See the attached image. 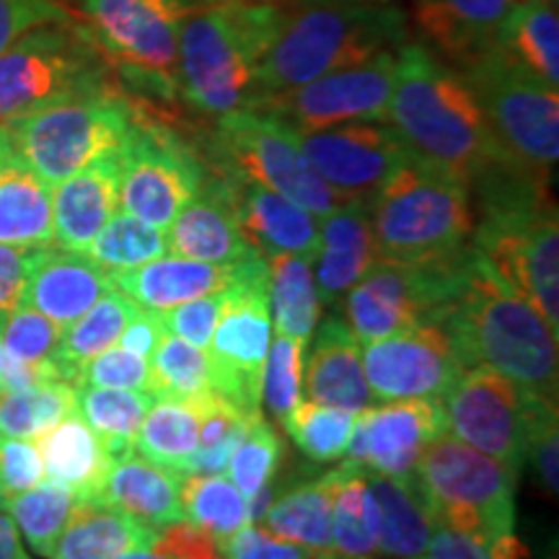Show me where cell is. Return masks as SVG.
<instances>
[{
    "label": "cell",
    "mask_w": 559,
    "mask_h": 559,
    "mask_svg": "<svg viewBox=\"0 0 559 559\" xmlns=\"http://www.w3.org/2000/svg\"><path fill=\"white\" fill-rule=\"evenodd\" d=\"M37 440L41 466L50 481L73 489L79 500H99L111 456L79 412L60 419Z\"/></svg>",
    "instance_id": "cell-30"
},
{
    "label": "cell",
    "mask_w": 559,
    "mask_h": 559,
    "mask_svg": "<svg viewBox=\"0 0 559 559\" xmlns=\"http://www.w3.org/2000/svg\"><path fill=\"white\" fill-rule=\"evenodd\" d=\"M304 366V381L311 402L360 415L373 404L366 370H362V345L353 337L340 319L321 324Z\"/></svg>",
    "instance_id": "cell-27"
},
{
    "label": "cell",
    "mask_w": 559,
    "mask_h": 559,
    "mask_svg": "<svg viewBox=\"0 0 559 559\" xmlns=\"http://www.w3.org/2000/svg\"><path fill=\"white\" fill-rule=\"evenodd\" d=\"M164 334L166 332H164V324H160V313L138 309L135 317H132L128 321V326H124L120 342L124 349L140 355V358L151 360Z\"/></svg>",
    "instance_id": "cell-59"
},
{
    "label": "cell",
    "mask_w": 559,
    "mask_h": 559,
    "mask_svg": "<svg viewBox=\"0 0 559 559\" xmlns=\"http://www.w3.org/2000/svg\"><path fill=\"white\" fill-rule=\"evenodd\" d=\"M386 120L415 156L453 174L466 187L513 158L489 128L464 75L415 41H404L396 50Z\"/></svg>",
    "instance_id": "cell-1"
},
{
    "label": "cell",
    "mask_w": 559,
    "mask_h": 559,
    "mask_svg": "<svg viewBox=\"0 0 559 559\" xmlns=\"http://www.w3.org/2000/svg\"><path fill=\"white\" fill-rule=\"evenodd\" d=\"M404 41H409V26L396 5L283 0L277 34L257 73L260 99L381 52H396Z\"/></svg>",
    "instance_id": "cell-3"
},
{
    "label": "cell",
    "mask_w": 559,
    "mask_h": 559,
    "mask_svg": "<svg viewBox=\"0 0 559 559\" xmlns=\"http://www.w3.org/2000/svg\"><path fill=\"white\" fill-rule=\"evenodd\" d=\"M440 432H445L440 400L383 402L355 417L353 438L342 461L366 474L402 477L415 472L423 451Z\"/></svg>",
    "instance_id": "cell-19"
},
{
    "label": "cell",
    "mask_w": 559,
    "mask_h": 559,
    "mask_svg": "<svg viewBox=\"0 0 559 559\" xmlns=\"http://www.w3.org/2000/svg\"><path fill=\"white\" fill-rule=\"evenodd\" d=\"M280 459H283V443H280L275 428L262 415L251 417L247 432L228 459V479L249 500L264 481L280 472L283 466Z\"/></svg>",
    "instance_id": "cell-47"
},
{
    "label": "cell",
    "mask_w": 559,
    "mask_h": 559,
    "mask_svg": "<svg viewBox=\"0 0 559 559\" xmlns=\"http://www.w3.org/2000/svg\"><path fill=\"white\" fill-rule=\"evenodd\" d=\"M75 412V386L47 381L32 389L0 391V438L37 440Z\"/></svg>",
    "instance_id": "cell-41"
},
{
    "label": "cell",
    "mask_w": 559,
    "mask_h": 559,
    "mask_svg": "<svg viewBox=\"0 0 559 559\" xmlns=\"http://www.w3.org/2000/svg\"><path fill=\"white\" fill-rule=\"evenodd\" d=\"M213 391L210 362L202 347L164 334L151 358V396L153 400L198 402Z\"/></svg>",
    "instance_id": "cell-44"
},
{
    "label": "cell",
    "mask_w": 559,
    "mask_h": 559,
    "mask_svg": "<svg viewBox=\"0 0 559 559\" xmlns=\"http://www.w3.org/2000/svg\"><path fill=\"white\" fill-rule=\"evenodd\" d=\"M153 531L102 500H79L73 519L52 547L50 559H111L120 551L151 547Z\"/></svg>",
    "instance_id": "cell-32"
},
{
    "label": "cell",
    "mask_w": 559,
    "mask_h": 559,
    "mask_svg": "<svg viewBox=\"0 0 559 559\" xmlns=\"http://www.w3.org/2000/svg\"><path fill=\"white\" fill-rule=\"evenodd\" d=\"M304 151L326 185L347 200H366L409 156L407 143L391 124L345 122L300 132Z\"/></svg>",
    "instance_id": "cell-18"
},
{
    "label": "cell",
    "mask_w": 559,
    "mask_h": 559,
    "mask_svg": "<svg viewBox=\"0 0 559 559\" xmlns=\"http://www.w3.org/2000/svg\"><path fill=\"white\" fill-rule=\"evenodd\" d=\"M280 19L283 0H215L192 11L179 37L181 99L213 117L254 109Z\"/></svg>",
    "instance_id": "cell-4"
},
{
    "label": "cell",
    "mask_w": 559,
    "mask_h": 559,
    "mask_svg": "<svg viewBox=\"0 0 559 559\" xmlns=\"http://www.w3.org/2000/svg\"><path fill=\"white\" fill-rule=\"evenodd\" d=\"M215 153L223 171L260 181L319 221L349 202L313 169L300 132L264 109H236L218 117Z\"/></svg>",
    "instance_id": "cell-11"
},
{
    "label": "cell",
    "mask_w": 559,
    "mask_h": 559,
    "mask_svg": "<svg viewBox=\"0 0 559 559\" xmlns=\"http://www.w3.org/2000/svg\"><path fill=\"white\" fill-rule=\"evenodd\" d=\"M55 241L52 192L16 153L0 158V243L50 247Z\"/></svg>",
    "instance_id": "cell-31"
},
{
    "label": "cell",
    "mask_w": 559,
    "mask_h": 559,
    "mask_svg": "<svg viewBox=\"0 0 559 559\" xmlns=\"http://www.w3.org/2000/svg\"><path fill=\"white\" fill-rule=\"evenodd\" d=\"M9 151H11L9 135H5V128H0V158H3Z\"/></svg>",
    "instance_id": "cell-62"
},
{
    "label": "cell",
    "mask_w": 559,
    "mask_h": 559,
    "mask_svg": "<svg viewBox=\"0 0 559 559\" xmlns=\"http://www.w3.org/2000/svg\"><path fill=\"white\" fill-rule=\"evenodd\" d=\"M0 559H32L21 544L16 523L5 510H0Z\"/></svg>",
    "instance_id": "cell-60"
},
{
    "label": "cell",
    "mask_w": 559,
    "mask_h": 559,
    "mask_svg": "<svg viewBox=\"0 0 559 559\" xmlns=\"http://www.w3.org/2000/svg\"><path fill=\"white\" fill-rule=\"evenodd\" d=\"M111 66L81 21H52L0 52V128L52 104L109 91Z\"/></svg>",
    "instance_id": "cell-6"
},
{
    "label": "cell",
    "mask_w": 559,
    "mask_h": 559,
    "mask_svg": "<svg viewBox=\"0 0 559 559\" xmlns=\"http://www.w3.org/2000/svg\"><path fill=\"white\" fill-rule=\"evenodd\" d=\"M415 474L436 510V523L489 539L513 531L519 472L498 459L440 432L423 451Z\"/></svg>",
    "instance_id": "cell-10"
},
{
    "label": "cell",
    "mask_w": 559,
    "mask_h": 559,
    "mask_svg": "<svg viewBox=\"0 0 559 559\" xmlns=\"http://www.w3.org/2000/svg\"><path fill=\"white\" fill-rule=\"evenodd\" d=\"M345 3H368V5H394V0H345Z\"/></svg>",
    "instance_id": "cell-63"
},
{
    "label": "cell",
    "mask_w": 559,
    "mask_h": 559,
    "mask_svg": "<svg viewBox=\"0 0 559 559\" xmlns=\"http://www.w3.org/2000/svg\"><path fill=\"white\" fill-rule=\"evenodd\" d=\"M379 510V551L389 559H423L436 528V510L417 474H366Z\"/></svg>",
    "instance_id": "cell-29"
},
{
    "label": "cell",
    "mask_w": 559,
    "mask_h": 559,
    "mask_svg": "<svg viewBox=\"0 0 559 559\" xmlns=\"http://www.w3.org/2000/svg\"><path fill=\"white\" fill-rule=\"evenodd\" d=\"M379 260L432 262L472 243V192L415 153L368 198Z\"/></svg>",
    "instance_id": "cell-5"
},
{
    "label": "cell",
    "mask_w": 559,
    "mask_h": 559,
    "mask_svg": "<svg viewBox=\"0 0 559 559\" xmlns=\"http://www.w3.org/2000/svg\"><path fill=\"white\" fill-rule=\"evenodd\" d=\"M200 0H81V13L111 70L153 99L179 96V37Z\"/></svg>",
    "instance_id": "cell-7"
},
{
    "label": "cell",
    "mask_w": 559,
    "mask_h": 559,
    "mask_svg": "<svg viewBox=\"0 0 559 559\" xmlns=\"http://www.w3.org/2000/svg\"><path fill=\"white\" fill-rule=\"evenodd\" d=\"M498 45L534 70L549 86H559L557 0H515L500 24Z\"/></svg>",
    "instance_id": "cell-36"
},
{
    "label": "cell",
    "mask_w": 559,
    "mask_h": 559,
    "mask_svg": "<svg viewBox=\"0 0 559 559\" xmlns=\"http://www.w3.org/2000/svg\"><path fill=\"white\" fill-rule=\"evenodd\" d=\"M230 185L241 236L260 257L296 254L317 260L319 218L270 187L223 171Z\"/></svg>",
    "instance_id": "cell-20"
},
{
    "label": "cell",
    "mask_w": 559,
    "mask_h": 559,
    "mask_svg": "<svg viewBox=\"0 0 559 559\" xmlns=\"http://www.w3.org/2000/svg\"><path fill=\"white\" fill-rule=\"evenodd\" d=\"M536 396L495 368H466L443 396L445 430L521 474Z\"/></svg>",
    "instance_id": "cell-15"
},
{
    "label": "cell",
    "mask_w": 559,
    "mask_h": 559,
    "mask_svg": "<svg viewBox=\"0 0 559 559\" xmlns=\"http://www.w3.org/2000/svg\"><path fill=\"white\" fill-rule=\"evenodd\" d=\"M531 551L515 531L502 536H479L472 531L436 523L423 559H528Z\"/></svg>",
    "instance_id": "cell-51"
},
{
    "label": "cell",
    "mask_w": 559,
    "mask_h": 559,
    "mask_svg": "<svg viewBox=\"0 0 559 559\" xmlns=\"http://www.w3.org/2000/svg\"><path fill=\"white\" fill-rule=\"evenodd\" d=\"M194 407L200 412V443L190 474H223L230 453L247 432L251 417L257 415H243L234 404L221 400L215 391L194 402Z\"/></svg>",
    "instance_id": "cell-46"
},
{
    "label": "cell",
    "mask_w": 559,
    "mask_h": 559,
    "mask_svg": "<svg viewBox=\"0 0 559 559\" xmlns=\"http://www.w3.org/2000/svg\"><path fill=\"white\" fill-rule=\"evenodd\" d=\"M151 547L169 559H226L221 542L210 531L187 519L160 528Z\"/></svg>",
    "instance_id": "cell-57"
},
{
    "label": "cell",
    "mask_w": 559,
    "mask_h": 559,
    "mask_svg": "<svg viewBox=\"0 0 559 559\" xmlns=\"http://www.w3.org/2000/svg\"><path fill=\"white\" fill-rule=\"evenodd\" d=\"M60 337L62 326L26 304H21L0 324V340H3V347L9 349V355L21 362H32V366L52 362Z\"/></svg>",
    "instance_id": "cell-49"
},
{
    "label": "cell",
    "mask_w": 559,
    "mask_h": 559,
    "mask_svg": "<svg viewBox=\"0 0 559 559\" xmlns=\"http://www.w3.org/2000/svg\"><path fill=\"white\" fill-rule=\"evenodd\" d=\"M332 498L334 469L313 481H298L280 492L264 515L270 534L288 539L311 551L332 549Z\"/></svg>",
    "instance_id": "cell-33"
},
{
    "label": "cell",
    "mask_w": 559,
    "mask_h": 559,
    "mask_svg": "<svg viewBox=\"0 0 559 559\" xmlns=\"http://www.w3.org/2000/svg\"><path fill=\"white\" fill-rule=\"evenodd\" d=\"M140 309L138 304H132L128 296H122L120 290L111 288L109 293L96 300L91 309L68 324L62 330L58 353H55V366H58L62 381L79 383L81 368L88 360H94L96 355H102L104 349L117 345L122 337L128 321L135 317Z\"/></svg>",
    "instance_id": "cell-35"
},
{
    "label": "cell",
    "mask_w": 559,
    "mask_h": 559,
    "mask_svg": "<svg viewBox=\"0 0 559 559\" xmlns=\"http://www.w3.org/2000/svg\"><path fill=\"white\" fill-rule=\"evenodd\" d=\"M362 370L376 402L443 400L464 373L449 332L438 321L366 342Z\"/></svg>",
    "instance_id": "cell-17"
},
{
    "label": "cell",
    "mask_w": 559,
    "mask_h": 559,
    "mask_svg": "<svg viewBox=\"0 0 559 559\" xmlns=\"http://www.w3.org/2000/svg\"><path fill=\"white\" fill-rule=\"evenodd\" d=\"M230 304V285L226 290L210 293V296L187 300V304L174 306V309L160 313V324L166 334L190 342L194 347L207 349L215 326Z\"/></svg>",
    "instance_id": "cell-52"
},
{
    "label": "cell",
    "mask_w": 559,
    "mask_h": 559,
    "mask_svg": "<svg viewBox=\"0 0 559 559\" xmlns=\"http://www.w3.org/2000/svg\"><path fill=\"white\" fill-rule=\"evenodd\" d=\"M135 124V104L115 88L79 96L5 124L9 145L47 185H60L104 153L120 151Z\"/></svg>",
    "instance_id": "cell-9"
},
{
    "label": "cell",
    "mask_w": 559,
    "mask_h": 559,
    "mask_svg": "<svg viewBox=\"0 0 559 559\" xmlns=\"http://www.w3.org/2000/svg\"><path fill=\"white\" fill-rule=\"evenodd\" d=\"M73 19L62 0H0V52L41 24Z\"/></svg>",
    "instance_id": "cell-56"
},
{
    "label": "cell",
    "mask_w": 559,
    "mask_h": 559,
    "mask_svg": "<svg viewBox=\"0 0 559 559\" xmlns=\"http://www.w3.org/2000/svg\"><path fill=\"white\" fill-rule=\"evenodd\" d=\"M456 70L469 83L502 148L519 164L549 177L559 156L557 88L508 55L498 41Z\"/></svg>",
    "instance_id": "cell-8"
},
{
    "label": "cell",
    "mask_w": 559,
    "mask_h": 559,
    "mask_svg": "<svg viewBox=\"0 0 559 559\" xmlns=\"http://www.w3.org/2000/svg\"><path fill=\"white\" fill-rule=\"evenodd\" d=\"M111 559H169L166 555H160L153 547H138V549H128V551H120V555H115Z\"/></svg>",
    "instance_id": "cell-61"
},
{
    "label": "cell",
    "mask_w": 559,
    "mask_h": 559,
    "mask_svg": "<svg viewBox=\"0 0 559 559\" xmlns=\"http://www.w3.org/2000/svg\"><path fill=\"white\" fill-rule=\"evenodd\" d=\"M355 417L358 415H353V412L300 400L283 417V425L306 459L313 464H334V461L345 459Z\"/></svg>",
    "instance_id": "cell-43"
},
{
    "label": "cell",
    "mask_w": 559,
    "mask_h": 559,
    "mask_svg": "<svg viewBox=\"0 0 559 559\" xmlns=\"http://www.w3.org/2000/svg\"><path fill=\"white\" fill-rule=\"evenodd\" d=\"M272 342L270 267L264 257L241 262L230 304L207 342L213 391L243 415H260L262 376Z\"/></svg>",
    "instance_id": "cell-13"
},
{
    "label": "cell",
    "mask_w": 559,
    "mask_h": 559,
    "mask_svg": "<svg viewBox=\"0 0 559 559\" xmlns=\"http://www.w3.org/2000/svg\"><path fill=\"white\" fill-rule=\"evenodd\" d=\"M221 547L226 559H334L332 551H311L251 523L221 542Z\"/></svg>",
    "instance_id": "cell-54"
},
{
    "label": "cell",
    "mask_w": 559,
    "mask_h": 559,
    "mask_svg": "<svg viewBox=\"0 0 559 559\" xmlns=\"http://www.w3.org/2000/svg\"><path fill=\"white\" fill-rule=\"evenodd\" d=\"M306 345L309 342L283 337V334H277L275 342H270L267 362H264L262 376V402L267 404L270 415L277 423H283V417L300 402Z\"/></svg>",
    "instance_id": "cell-48"
},
{
    "label": "cell",
    "mask_w": 559,
    "mask_h": 559,
    "mask_svg": "<svg viewBox=\"0 0 559 559\" xmlns=\"http://www.w3.org/2000/svg\"><path fill=\"white\" fill-rule=\"evenodd\" d=\"M181 513L218 542H226L236 531L249 526V500L223 474H185Z\"/></svg>",
    "instance_id": "cell-42"
},
{
    "label": "cell",
    "mask_w": 559,
    "mask_h": 559,
    "mask_svg": "<svg viewBox=\"0 0 559 559\" xmlns=\"http://www.w3.org/2000/svg\"><path fill=\"white\" fill-rule=\"evenodd\" d=\"M531 466L544 495L557 500L559 492V432H557V396H536L531 412L526 456L523 466Z\"/></svg>",
    "instance_id": "cell-50"
},
{
    "label": "cell",
    "mask_w": 559,
    "mask_h": 559,
    "mask_svg": "<svg viewBox=\"0 0 559 559\" xmlns=\"http://www.w3.org/2000/svg\"><path fill=\"white\" fill-rule=\"evenodd\" d=\"M151 404L153 396L148 391L88 386V383L75 386V412L99 436L111 459L135 451L138 430Z\"/></svg>",
    "instance_id": "cell-38"
},
{
    "label": "cell",
    "mask_w": 559,
    "mask_h": 559,
    "mask_svg": "<svg viewBox=\"0 0 559 559\" xmlns=\"http://www.w3.org/2000/svg\"><path fill=\"white\" fill-rule=\"evenodd\" d=\"M99 500L153 531L185 519L181 513V474L164 469L135 451L111 459Z\"/></svg>",
    "instance_id": "cell-28"
},
{
    "label": "cell",
    "mask_w": 559,
    "mask_h": 559,
    "mask_svg": "<svg viewBox=\"0 0 559 559\" xmlns=\"http://www.w3.org/2000/svg\"><path fill=\"white\" fill-rule=\"evenodd\" d=\"M200 443V412L194 402L156 400L140 425L135 449L143 459L185 477Z\"/></svg>",
    "instance_id": "cell-39"
},
{
    "label": "cell",
    "mask_w": 559,
    "mask_h": 559,
    "mask_svg": "<svg viewBox=\"0 0 559 559\" xmlns=\"http://www.w3.org/2000/svg\"><path fill=\"white\" fill-rule=\"evenodd\" d=\"M205 179L198 153L181 143L177 132L135 107V124L120 148L122 213L166 230Z\"/></svg>",
    "instance_id": "cell-14"
},
{
    "label": "cell",
    "mask_w": 559,
    "mask_h": 559,
    "mask_svg": "<svg viewBox=\"0 0 559 559\" xmlns=\"http://www.w3.org/2000/svg\"><path fill=\"white\" fill-rule=\"evenodd\" d=\"M111 288L109 272L83 251L39 247L26 280L24 304L66 330Z\"/></svg>",
    "instance_id": "cell-23"
},
{
    "label": "cell",
    "mask_w": 559,
    "mask_h": 559,
    "mask_svg": "<svg viewBox=\"0 0 559 559\" xmlns=\"http://www.w3.org/2000/svg\"><path fill=\"white\" fill-rule=\"evenodd\" d=\"M438 324L461 366H489L519 386L557 396V330L472 247L464 283Z\"/></svg>",
    "instance_id": "cell-2"
},
{
    "label": "cell",
    "mask_w": 559,
    "mask_h": 559,
    "mask_svg": "<svg viewBox=\"0 0 559 559\" xmlns=\"http://www.w3.org/2000/svg\"><path fill=\"white\" fill-rule=\"evenodd\" d=\"M41 477H45V466L32 440L0 438V508L13 495L39 485Z\"/></svg>",
    "instance_id": "cell-55"
},
{
    "label": "cell",
    "mask_w": 559,
    "mask_h": 559,
    "mask_svg": "<svg viewBox=\"0 0 559 559\" xmlns=\"http://www.w3.org/2000/svg\"><path fill=\"white\" fill-rule=\"evenodd\" d=\"M166 249L174 257L210 264H234L257 251L241 236L230 185L223 177H207L200 192L179 210L166 228Z\"/></svg>",
    "instance_id": "cell-21"
},
{
    "label": "cell",
    "mask_w": 559,
    "mask_h": 559,
    "mask_svg": "<svg viewBox=\"0 0 559 559\" xmlns=\"http://www.w3.org/2000/svg\"><path fill=\"white\" fill-rule=\"evenodd\" d=\"M120 207V151L104 153L73 177L55 185V243L86 254L107 221Z\"/></svg>",
    "instance_id": "cell-22"
},
{
    "label": "cell",
    "mask_w": 559,
    "mask_h": 559,
    "mask_svg": "<svg viewBox=\"0 0 559 559\" xmlns=\"http://www.w3.org/2000/svg\"><path fill=\"white\" fill-rule=\"evenodd\" d=\"M317 293L324 304H340L366 272L379 262L370 228L368 198L349 200L319 221Z\"/></svg>",
    "instance_id": "cell-25"
},
{
    "label": "cell",
    "mask_w": 559,
    "mask_h": 559,
    "mask_svg": "<svg viewBox=\"0 0 559 559\" xmlns=\"http://www.w3.org/2000/svg\"><path fill=\"white\" fill-rule=\"evenodd\" d=\"M88 386H107V389H135L151 394V362L130 349H104L94 360H88L81 368L79 383Z\"/></svg>",
    "instance_id": "cell-53"
},
{
    "label": "cell",
    "mask_w": 559,
    "mask_h": 559,
    "mask_svg": "<svg viewBox=\"0 0 559 559\" xmlns=\"http://www.w3.org/2000/svg\"><path fill=\"white\" fill-rule=\"evenodd\" d=\"M469 260L472 243L432 262L379 260L347 290V330L366 345L423 321H438L464 283Z\"/></svg>",
    "instance_id": "cell-12"
},
{
    "label": "cell",
    "mask_w": 559,
    "mask_h": 559,
    "mask_svg": "<svg viewBox=\"0 0 559 559\" xmlns=\"http://www.w3.org/2000/svg\"><path fill=\"white\" fill-rule=\"evenodd\" d=\"M396 52H381L360 66L334 70L298 88L262 96L254 109H264L296 128L313 132L345 122H381L394 94Z\"/></svg>",
    "instance_id": "cell-16"
},
{
    "label": "cell",
    "mask_w": 559,
    "mask_h": 559,
    "mask_svg": "<svg viewBox=\"0 0 559 559\" xmlns=\"http://www.w3.org/2000/svg\"><path fill=\"white\" fill-rule=\"evenodd\" d=\"M241 262L210 264L164 254L135 270L117 272L111 283L140 309L164 313L187 300L226 290L239 277Z\"/></svg>",
    "instance_id": "cell-26"
},
{
    "label": "cell",
    "mask_w": 559,
    "mask_h": 559,
    "mask_svg": "<svg viewBox=\"0 0 559 559\" xmlns=\"http://www.w3.org/2000/svg\"><path fill=\"white\" fill-rule=\"evenodd\" d=\"M515 0H412V19L428 50L461 68L498 41L500 24Z\"/></svg>",
    "instance_id": "cell-24"
},
{
    "label": "cell",
    "mask_w": 559,
    "mask_h": 559,
    "mask_svg": "<svg viewBox=\"0 0 559 559\" xmlns=\"http://www.w3.org/2000/svg\"><path fill=\"white\" fill-rule=\"evenodd\" d=\"M332 557L379 559V510L368 489L366 472L342 461L334 469Z\"/></svg>",
    "instance_id": "cell-34"
},
{
    "label": "cell",
    "mask_w": 559,
    "mask_h": 559,
    "mask_svg": "<svg viewBox=\"0 0 559 559\" xmlns=\"http://www.w3.org/2000/svg\"><path fill=\"white\" fill-rule=\"evenodd\" d=\"M264 260L270 267V313L277 334L311 342L321 317L311 260L296 254H272Z\"/></svg>",
    "instance_id": "cell-37"
},
{
    "label": "cell",
    "mask_w": 559,
    "mask_h": 559,
    "mask_svg": "<svg viewBox=\"0 0 559 559\" xmlns=\"http://www.w3.org/2000/svg\"><path fill=\"white\" fill-rule=\"evenodd\" d=\"M166 230L151 223L135 218L130 213H115L107 226L99 230L86 254L104 272L117 275V272L135 270L140 264L158 260L166 254Z\"/></svg>",
    "instance_id": "cell-45"
},
{
    "label": "cell",
    "mask_w": 559,
    "mask_h": 559,
    "mask_svg": "<svg viewBox=\"0 0 559 559\" xmlns=\"http://www.w3.org/2000/svg\"><path fill=\"white\" fill-rule=\"evenodd\" d=\"M75 508H79V498H75L73 489L55 485V481H39L32 489L13 495L0 510L11 515V521L24 534L26 544L39 557L50 559L52 547L73 519Z\"/></svg>",
    "instance_id": "cell-40"
},
{
    "label": "cell",
    "mask_w": 559,
    "mask_h": 559,
    "mask_svg": "<svg viewBox=\"0 0 559 559\" xmlns=\"http://www.w3.org/2000/svg\"><path fill=\"white\" fill-rule=\"evenodd\" d=\"M39 247H13L0 243V324L24 304L26 280Z\"/></svg>",
    "instance_id": "cell-58"
}]
</instances>
